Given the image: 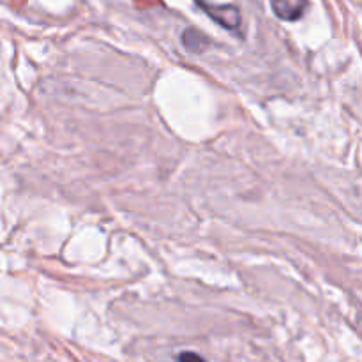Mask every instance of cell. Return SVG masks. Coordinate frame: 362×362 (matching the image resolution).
Returning a JSON list of instances; mask_svg holds the SVG:
<instances>
[{"label":"cell","instance_id":"obj_1","mask_svg":"<svg viewBox=\"0 0 362 362\" xmlns=\"http://www.w3.org/2000/svg\"><path fill=\"white\" fill-rule=\"evenodd\" d=\"M197 6L211 18L212 21H216L218 25H221L226 30H239L240 25H243V16H240L239 7L233 6V4H223V6H216V4L207 2V0H194Z\"/></svg>","mask_w":362,"mask_h":362},{"label":"cell","instance_id":"obj_2","mask_svg":"<svg viewBox=\"0 0 362 362\" xmlns=\"http://www.w3.org/2000/svg\"><path fill=\"white\" fill-rule=\"evenodd\" d=\"M272 13L283 21H297L303 18L308 0H271Z\"/></svg>","mask_w":362,"mask_h":362},{"label":"cell","instance_id":"obj_3","mask_svg":"<svg viewBox=\"0 0 362 362\" xmlns=\"http://www.w3.org/2000/svg\"><path fill=\"white\" fill-rule=\"evenodd\" d=\"M182 45L186 46L189 52L193 53H204L207 49V46L211 45L209 37L205 34H202L197 28H186L182 34Z\"/></svg>","mask_w":362,"mask_h":362},{"label":"cell","instance_id":"obj_4","mask_svg":"<svg viewBox=\"0 0 362 362\" xmlns=\"http://www.w3.org/2000/svg\"><path fill=\"white\" fill-rule=\"evenodd\" d=\"M175 362H207L200 354L197 352H180L175 357Z\"/></svg>","mask_w":362,"mask_h":362}]
</instances>
